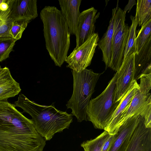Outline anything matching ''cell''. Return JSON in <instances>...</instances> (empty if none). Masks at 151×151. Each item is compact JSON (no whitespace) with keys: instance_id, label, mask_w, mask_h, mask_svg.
I'll return each instance as SVG.
<instances>
[{"instance_id":"obj_3","label":"cell","mask_w":151,"mask_h":151,"mask_svg":"<svg viewBox=\"0 0 151 151\" xmlns=\"http://www.w3.org/2000/svg\"><path fill=\"white\" fill-rule=\"evenodd\" d=\"M14 104L31 116L36 131L46 141L50 140L56 133L68 128L73 122L71 114L57 109L54 103L49 106L40 105L22 94Z\"/></svg>"},{"instance_id":"obj_29","label":"cell","mask_w":151,"mask_h":151,"mask_svg":"<svg viewBox=\"0 0 151 151\" xmlns=\"http://www.w3.org/2000/svg\"><path fill=\"white\" fill-rule=\"evenodd\" d=\"M9 9V6L7 2V0H3L0 4V10L1 11H5Z\"/></svg>"},{"instance_id":"obj_1","label":"cell","mask_w":151,"mask_h":151,"mask_svg":"<svg viewBox=\"0 0 151 151\" xmlns=\"http://www.w3.org/2000/svg\"><path fill=\"white\" fill-rule=\"evenodd\" d=\"M46 140L32 119L7 101H0V151H42Z\"/></svg>"},{"instance_id":"obj_2","label":"cell","mask_w":151,"mask_h":151,"mask_svg":"<svg viewBox=\"0 0 151 151\" xmlns=\"http://www.w3.org/2000/svg\"><path fill=\"white\" fill-rule=\"evenodd\" d=\"M40 17L43 24L46 48L55 65L61 67L67 57L70 32L60 10L55 6H45Z\"/></svg>"},{"instance_id":"obj_31","label":"cell","mask_w":151,"mask_h":151,"mask_svg":"<svg viewBox=\"0 0 151 151\" xmlns=\"http://www.w3.org/2000/svg\"><path fill=\"white\" fill-rule=\"evenodd\" d=\"M3 0H0V4L3 1ZM1 11L0 10V12Z\"/></svg>"},{"instance_id":"obj_21","label":"cell","mask_w":151,"mask_h":151,"mask_svg":"<svg viewBox=\"0 0 151 151\" xmlns=\"http://www.w3.org/2000/svg\"><path fill=\"white\" fill-rule=\"evenodd\" d=\"M110 135L104 131L95 138L84 141L81 146L84 151H101L104 143Z\"/></svg>"},{"instance_id":"obj_19","label":"cell","mask_w":151,"mask_h":151,"mask_svg":"<svg viewBox=\"0 0 151 151\" xmlns=\"http://www.w3.org/2000/svg\"><path fill=\"white\" fill-rule=\"evenodd\" d=\"M139 26L151 19V0H137L135 15Z\"/></svg>"},{"instance_id":"obj_6","label":"cell","mask_w":151,"mask_h":151,"mask_svg":"<svg viewBox=\"0 0 151 151\" xmlns=\"http://www.w3.org/2000/svg\"><path fill=\"white\" fill-rule=\"evenodd\" d=\"M135 44L133 79L137 81L142 74L151 73V19L138 31Z\"/></svg>"},{"instance_id":"obj_23","label":"cell","mask_w":151,"mask_h":151,"mask_svg":"<svg viewBox=\"0 0 151 151\" xmlns=\"http://www.w3.org/2000/svg\"><path fill=\"white\" fill-rule=\"evenodd\" d=\"M29 23L27 22H12L9 31L11 37L17 40L20 39Z\"/></svg>"},{"instance_id":"obj_8","label":"cell","mask_w":151,"mask_h":151,"mask_svg":"<svg viewBox=\"0 0 151 151\" xmlns=\"http://www.w3.org/2000/svg\"><path fill=\"white\" fill-rule=\"evenodd\" d=\"M139 88L135 92L128 109L123 114L118 128L133 116L140 115L146 107L151 104V73L143 74L140 77Z\"/></svg>"},{"instance_id":"obj_27","label":"cell","mask_w":151,"mask_h":151,"mask_svg":"<svg viewBox=\"0 0 151 151\" xmlns=\"http://www.w3.org/2000/svg\"><path fill=\"white\" fill-rule=\"evenodd\" d=\"M136 4V2L135 0H129L128 3L125 6L124 9L123 10L126 13L127 10L128 11V12H129L133 6Z\"/></svg>"},{"instance_id":"obj_24","label":"cell","mask_w":151,"mask_h":151,"mask_svg":"<svg viewBox=\"0 0 151 151\" xmlns=\"http://www.w3.org/2000/svg\"><path fill=\"white\" fill-rule=\"evenodd\" d=\"M12 22L8 17L6 20L0 23V38L11 37L9 31Z\"/></svg>"},{"instance_id":"obj_4","label":"cell","mask_w":151,"mask_h":151,"mask_svg":"<svg viewBox=\"0 0 151 151\" xmlns=\"http://www.w3.org/2000/svg\"><path fill=\"white\" fill-rule=\"evenodd\" d=\"M71 71L73 76V91L66 105L67 108L72 110V115L76 117L78 122L87 121L88 106L95 91L96 85L104 72L97 73L87 68L79 72L73 70Z\"/></svg>"},{"instance_id":"obj_12","label":"cell","mask_w":151,"mask_h":151,"mask_svg":"<svg viewBox=\"0 0 151 151\" xmlns=\"http://www.w3.org/2000/svg\"><path fill=\"white\" fill-rule=\"evenodd\" d=\"M99 12L93 7L84 10L80 13L76 37V46L78 47L95 33V23L99 17Z\"/></svg>"},{"instance_id":"obj_5","label":"cell","mask_w":151,"mask_h":151,"mask_svg":"<svg viewBox=\"0 0 151 151\" xmlns=\"http://www.w3.org/2000/svg\"><path fill=\"white\" fill-rule=\"evenodd\" d=\"M117 74L116 72L101 93L90 100L86 111L87 121L91 122L95 128L104 129L119 103L114 101Z\"/></svg>"},{"instance_id":"obj_25","label":"cell","mask_w":151,"mask_h":151,"mask_svg":"<svg viewBox=\"0 0 151 151\" xmlns=\"http://www.w3.org/2000/svg\"><path fill=\"white\" fill-rule=\"evenodd\" d=\"M140 115L144 117L145 127L151 128V104L147 106Z\"/></svg>"},{"instance_id":"obj_13","label":"cell","mask_w":151,"mask_h":151,"mask_svg":"<svg viewBox=\"0 0 151 151\" xmlns=\"http://www.w3.org/2000/svg\"><path fill=\"white\" fill-rule=\"evenodd\" d=\"M139 88L137 81L133 80L126 93L120 101L104 131L110 135L117 134L118 125L123 113L129 107L136 91Z\"/></svg>"},{"instance_id":"obj_14","label":"cell","mask_w":151,"mask_h":151,"mask_svg":"<svg viewBox=\"0 0 151 151\" xmlns=\"http://www.w3.org/2000/svg\"><path fill=\"white\" fill-rule=\"evenodd\" d=\"M140 115H134L126 121L121 126L118 136L110 151H126L132 136L140 120Z\"/></svg>"},{"instance_id":"obj_10","label":"cell","mask_w":151,"mask_h":151,"mask_svg":"<svg viewBox=\"0 0 151 151\" xmlns=\"http://www.w3.org/2000/svg\"><path fill=\"white\" fill-rule=\"evenodd\" d=\"M135 53H133L123 60L117 72L114 101L119 103L128 90L134 80Z\"/></svg>"},{"instance_id":"obj_30","label":"cell","mask_w":151,"mask_h":151,"mask_svg":"<svg viewBox=\"0 0 151 151\" xmlns=\"http://www.w3.org/2000/svg\"><path fill=\"white\" fill-rule=\"evenodd\" d=\"M141 151H151V145L145 148Z\"/></svg>"},{"instance_id":"obj_17","label":"cell","mask_w":151,"mask_h":151,"mask_svg":"<svg viewBox=\"0 0 151 151\" xmlns=\"http://www.w3.org/2000/svg\"><path fill=\"white\" fill-rule=\"evenodd\" d=\"M21 89L13 78L9 69L5 67L0 70V101H7L18 95Z\"/></svg>"},{"instance_id":"obj_9","label":"cell","mask_w":151,"mask_h":151,"mask_svg":"<svg viewBox=\"0 0 151 151\" xmlns=\"http://www.w3.org/2000/svg\"><path fill=\"white\" fill-rule=\"evenodd\" d=\"M99 40L97 33H94L81 45L75 47L65 61L66 67L77 72L81 71L89 66Z\"/></svg>"},{"instance_id":"obj_16","label":"cell","mask_w":151,"mask_h":151,"mask_svg":"<svg viewBox=\"0 0 151 151\" xmlns=\"http://www.w3.org/2000/svg\"><path fill=\"white\" fill-rule=\"evenodd\" d=\"M140 121L131 138L126 151H141L151 145V128L145 127L144 117Z\"/></svg>"},{"instance_id":"obj_18","label":"cell","mask_w":151,"mask_h":151,"mask_svg":"<svg viewBox=\"0 0 151 151\" xmlns=\"http://www.w3.org/2000/svg\"><path fill=\"white\" fill-rule=\"evenodd\" d=\"M116 7L112 10L111 17L106 32L98 42V45L102 51V60L106 66V70L110 68L112 55V42Z\"/></svg>"},{"instance_id":"obj_28","label":"cell","mask_w":151,"mask_h":151,"mask_svg":"<svg viewBox=\"0 0 151 151\" xmlns=\"http://www.w3.org/2000/svg\"><path fill=\"white\" fill-rule=\"evenodd\" d=\"M9 10L8 9L5 11L0 12V23L6 20L9 17Z\"/></svg>"},{"instance_id":"obj_11","label":"cell","mask_w":151,"mask_h":151,"mask_svg":"<svg viewBox=\"0 0 151 151\" xmlns=\"http://www.w3.org/2000/svg\"><path fill=\"white\" fill-rule=\"evenodd\" d=\"M37 0H7L9 18L12 21L29 23L38 17Z\"/></svg>"},{"instance_id":"obj_26","label":"cell","mask_w":151,"mask_h":151,"mask_svg":"<svg viewBox=\"0 0 151 151\" xmlns=\"http://www.w3.org/2000/svg\"><path fill=\"white\" fill-rule=\"evenodd\" d=\"M118 136V133L115 135H110L104 143L101 151H110L111 148Z\"/></svg>"},{"instance_id":"obj_32","label":"cell","mask_w":151,"mask_h":151,"mask_svg":"<svg viewBox=\"0 0 151 151\" xmlns=\"http://www.w3.org/2000/svg\"><path fill=\"white\" fill-rule=\"evenodd\" d=\"M1 68H2L1 67V66L0 65V70H1Z\"/></svg>"},{"instance_id":"obj_22","label":"cell","mask_w":151,"mask_h":151,"mask_svg":"<svg viewBox=\"0 0 151 151\" xmlns=\"http://www.w3.org/2000/svg\"><path fill=\"white\" fill-rule=\"evenodd\" d=\"M17 41L11 37L0 38V62L9 57Z\"/></svg>"},{"instance_id":"obj_15","label":"cell","mask_w":151,"mask_h":151,"mask_svg":"<svg viewBox=\"0 0 151 151\" xmlns=\"http://www.w3.org/2000/svg\"><path fill=\"white\" fill-rule=\"evenodd\" d=\"M61 12L69 27L71 35H75L80 12L81 0H59Z\"/></svg>"},{"instance_id":"obj_7","label":"cell","mask_w":151,"mask_h":151,"mask_svg":"<svg viewBox=\"0 0 151 151\" xmlns=\"http://www.w3.org/2000/svg\"><path fill=\"white\" fill-rule=\"evenodd\" d=\"M118 1L116 7L109 68L116 72L123 62L129 29L128 24L125 23L126 13L119 7Z\"/></svg>"},{"instance_id":"obj_20","label":"cell","mask_w":151,"mask_h":151,"mask_svg":"<svg viewBox=\"0 0 151 151\" xmlns=\"http://www.w3.org/2000/svg\"><path fill=\"white\" fill-rule=\"evenodd\" d=\"M130 18L132 21V24L128 29L127 38L124 54L123 60L131 54L133 53H136V29L138 23L134 16L131 15Z\"/></svg>"}]
</instances>
